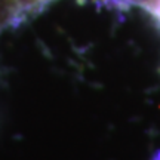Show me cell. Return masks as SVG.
I'll use <instances>...</instances> for the list:
<instances>
[{
  "mask_svg": "<svg viewBox=\"0 0 160 160\" xmlns=\"http://www.w3.org/2000/svg\"><path fill=\"white\" fill-rule=\"evenodd\" d=\"M129 3H135V5H139V6H144L145 9H148L150 12L154 9L156 6L160 3V0H126Z\"/></svg>",
  "mask_w": 160,
  "mask_h": 160,
  "instance_id": "cell-1",
  "label": "cell"
}]
</instances>
